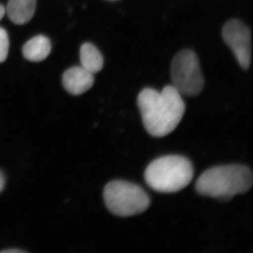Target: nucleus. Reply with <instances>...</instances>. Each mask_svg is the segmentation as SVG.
<instances>
[{"mask_svg":"<svg viewBox=\"0 0 253 253\" xmlns=\"http://www.w3.org/2000/svg\"><path fill=\"white\" fill-rule=\"evenodd\" d=\"M104 199L110 212L121 217L141 214L151 204L149 195L142 188L126 181L109 182L104 189Z\"/></svg>","mask_w":253,"mask_h":253,"instance_id":"obj_4","label":"nucleus"},{"mask_svg":"<svg viewBox=\"0 0 253 253\" xmlns=\"http://www.w3.org/2000/svg\"><path fill=\"white\" fill-rule=\"evenodd\" d=\"M81 61L82 67L92 74L99 72L104 66L102 55L90 43H85L81 46Z\"/></svg>","mask_w":253,"mask_h":253,"instance_id":"obj_10","label":"nucleus"},{"mask_svg":"<svg viewBox=\"0 0 253 253\" xmlns=\"http://www.w3.org/2000/svg\"><path fill=\"white\" fill-rule=\"evenodd\" d=\"M36 8V0H9L5 9L13 23L23 25L31 21Z\"/></svg>","mask_w":253,"mask_h":253,"instance_id":"obj_8","label":"nucleus"},{"mask_svg":"<svg viewBox=\"0 0 253 253\" xmlns=\"http://www.w3.org/2000/svg\"><path fill=\"white\" fill-rule=\"evenodd\" d=\"M9 41L7 33L0 28V63L4 62L9 53Z\"/></svg>","mask_w":253,"mask_h":253,"instance_id":"obj_11","label":"nucleus"},{"mask_svg":"<svg viewBox=\"0 0 253 253\" xmlns=\"http://www.w3.org/2000/svg\"><path fill=\"white\" fill-rule=\"evenodd\" d=\"M137 105L146 131L154 137L170 134L181 122L186 106L184 100L172 85L161 92L146 88L139 93Z\"/></svg>","mask_w":253,"mask_h":253,"instance_id":"obj_1","label":"nucleus"},{"mask_svg":"<svg viewBox=\"0 0 253 253\" xmlns=\"http://www.w3.org/2000/svg\"><path fill=\"white\" fill-rule=\"evenodd\" d=\"M51 49L49 40L45 36H38L24 44L23 54L26 59L38 62L45 59L49 56Z\"/></svg>","mask_w":253,"mask_h":253,"instance_id":"obj_9","label":"nucleus"},{"mask_svg":"<svg viewBox=\"0 0 253 253\" xmlns=\"http://www.w3.org/2000/svg\"><path fill=\"white\" fill-rule=\"evenodd\" d=\"M63 84L65 89L73 95H80L89 90L94 84L92 73L84 68L73 67L63 73Z\"/></svg>","mask_w":253,"mask_h":253,"instance_id":"obj_7","label":"nucleus"},{"mask_svg":"<svg viewBox=\"0 0 253 253\" xmlns=\"http://www.w3.org/2000/svg\"><path fill=\"white\" fill-rule=\"evenodd\" d=\"M1 253H25V251H21V250L18 249H9V250H4V251H1Z\"/></svg>","mask_w":253,"mask_h":253,"instance_id":"obj_13","label":"nucleus"},{"mask_svg":"<svg viewBox=\"0 0 253 253\" xmlns=\"http://www.w3.org/2000/svg\"><path fill=\"white\" fill-rule=\"evenodd\" d=\"M224 42L232 50L240 66L249 69L251 62V33L244 23L232 19L222 29Z\"/></svg>","mask_w":253,"mask_h":253,"instance_id":"obj_6","label":"nucleus"},{"mask_svg":"<svg viewBox=\"0 0 253 253\" xmlns=\"http://www.w3.org/2000/svg\"><path fill=\"white\" fill-rule=\"evenodd\" d=\"M191 161L181 156H164L155 160L144 172L146 184L160 193L170 194L186 187L194 177Z\"/></svg>","mask_w":253,"mask_h":253,"instance_id":"obj_3","label":"nucleus"},{"mask_svg":"<svg viewBox=\"0 0 253 253\" xmlns=\"http://www.w3.org/2000/svg\"><path fill=\"white\" fill-rule=\"evenodd\" d=\"M253 186V173L241 165L217 166L203 173L196 183L199 194L228 201L248 192Z\"/></svg>","mask_w":253,"mask_h":253,"instance_id":"obj_2","label":"nucleus"},{"mask_svg":"<svg viewBox=\"0 0 253 253\" xmlns=\"http://www.w3.org/2000/svg\"><path fill=\"white\" fill-rule=\"evenodd\" d=\"M5 184L4 176L2 173L0 171V192L4 189Z\"/></svg>","mask_w":253,"mask_h":253,"instance_id":"obj_12","label":"nucleus"},{"mask_svg":"<svg viewBox=\"0 0 253 253\" xmlns=\"http://www.w3.org/2000/svg\"><path fill=\"white\" fill-rule=\"evenodd\" d=\"M5 13H6V9H5L4 6L0 4V21L4 17Z\"/></svg>","mask_w":253,"mask_h":253,"instance_id":"obj_14","label":"nucleus"},{"mask_svg":"<svg viewBox=\"0 0 253 253\" xmlns=\"http://www.w3.org/2000/svg\"><path fill=\"white\" fill-rule=\"evenodd\" d=\"M171 78L172 86L181 95L195 96L202 91L204 76L194 51L182 50L176 54L171 64Z\"/></svg>","mask_w":253,"mask_h":253,"instance_id":"obj_5","label":"nucleus"}]
</instances>
